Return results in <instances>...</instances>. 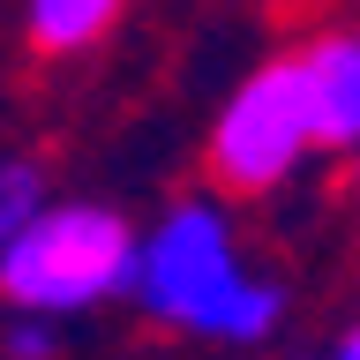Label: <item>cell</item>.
I'll return each instance as SVG.
<instances>
[{
	"instance_id": "obj_9",
	"label": "cell",
	"mask_w": 360,
	"mask_h": 360,
	"mask_svg": "<svg viewBox=\"0 0 360 360\" xmlns=\"http://www.w3.org/2000/svg\"><path fill=\"white\" fill-rule=\"evenodd\" d=\"M345 195H353V210H360V143L345 150Z\"/></svg>"
},
{
	"instance_id": "obj_5",
	"label": "cell",
	"mask_w": 360,
	"mask_h": 360,
	"mask_svg": "<svg viewBox=\"0 0 360 360\" xmlns=\"http://www.w3.org/2000/svg\"><path fill=\"white\" fill-rule=\"evenodd\" d=\"M128 0H22V45L38 60H83L120 30Z\"/></svg>"
},
{
	"instance_id": "obj_8",
	"label": "cell",
	"mask_w": 360,
	"mask_h": 360,
	"mask_svg": "<svg viewBox=\"0 0 360 360\" xmlns=\"http://www.w3.org/2000/svg\"><path fill=\"white\" fill-rule=\"evenodd\" d=\"M315 360H360V323H345V330H338V338H330V345H323Z\"/></svg>"
},
{
	"instance_id": "obj_7",
	"label": "cell",
	"mask_w": 360,
	"mask_h": 360,
	"mask_svg": "<svg viewBox=\"0 0 360 360\" xmlns=\"http://www.w3.org/2000/svg\"><path fill=\"white\" fill-rule=\"evenodd\" d=\"M53 353H60V323L8 315V330H0V360H53Z\"/></svg>"
},
{
	"instance_id": "obj_6",
	"label": "cell",
	"mask_w": 360,
	"mask_h": 360,
	"mask_svg": "<svg viewBox=\"0 0 360 360\" xmlns=\"http://www.w3.org/2000/svg\"><path fill=\"white\" fill-rule=\"evenodd\" d=\"M45 202V173L38 158H0V248L15 240L22 225H30V210Z\"/></svg>"
},
{
	"instance_id": "obj_3",
	"label": "cell",
	"mask_w": 360,
	"mask_h": 360,
	"mask_svg": "<svg viewBox=\"0 0 360 360\" xmlns=\"http://www.w3.org/2000/svg\"><path fill=\"white\" fill-rule=\"evenodd\" d=\"M308 150H315V128H308V98H300V75L285 53L248 68L202 135V165H210L218 195H278L308 165Z\"/></svg>"
},
{
	"instance_id": "obj_1",
	"label": "cell",
	"mask_w": 360,
	"mask_h": 360,
	"mask_svg": "<svg viewBox=\"0 0 360 360\" xmlns=\"http://www.w3.org/2000/svg\"><path fill=\"white\" fill-rule=\"evenodd\" d=\"M128 300L158 330L202 338L225 353H263L292 308L285 278H270L240 255V225L218 195H180L143 225Z\"/></svg>"
},
{
	"instance_id": "obj_2",
	"label": "cell",
	"mask_w": 360,
	"mask_h": 360,
	"mask_svg": "<svg viewBox=\"0 0 360 360\" xmlns=\"http://www.w3.org/2000/svg\"><path fill=\"white\" fill-rule=\"evenodd\" d=\"M135 240H143V225H128V210L90 195L68 202L45 195L30 225L0 248V300H8V315H38V323H68L105 300H128Z\"/></svg>"
},
{
	"instance_id": "obj_4",
	"label": "cell",
	"mask_w": 360,
	"mask_h": 360,
	"mask_svg": "<svg viewBox=\"0 0 360 360\" xmlns=\"http://www.w3.org/2000/svg\"><path fill=\"white\" fill-rule=\"evenodd\" d=\"M285 60H292V75H300V98H308L315 150L345 158L360 143V30H353V22L308 30Z\"/></svg>"
}]
</instances>
